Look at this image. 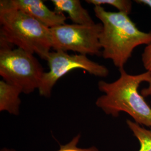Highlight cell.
I'll return each instance as SVG.
<instances>
[{
	"mask_svg": "<svg viewBox=\"0 0 151 151\" xmlns=\"http://www.w3.org/2000/svg\"><path fill=\"white\" fill-rule=\"evenodd\" d=\"M142 62L147 71L151 73V43L146 45L142 54Z\"/></svg>",
	"mask_w": 151,
	"mask_h": 151,
	"instance_id": "13",
	"label": "cell"
},
{
	"mask_svg": "<svg viewBox=\"0 0 151 151\" xmlns=\"http://www.w3.org/2000/svg\"><path fill=\"white\" fill-rule=\"evenodd\" d=\"M135 2L140 5L147 6L151 9V0H135Z\"/></svg>",
	"mask_w": 151,
	"mask_h": 151,
	"instance_id": "15",
	"label": "cell"
},
{
	"mask_svg": "<svg viewBox=\"0 0 151 151\" xmlns=\"http://www.w3.org/2000/svg\"><path fill=\"white\" fill-rule=\"evenodd\" d=\"M86 2L95 6H102L105 5L112 6L119 12H124L128 15L131 13L133 6V2L130 0H86Z\"/></svg>",
	"mask_w": 151,
	"mask_h": 151,
	"instance_id": "11",
	"label": "cell"
},
{
	"mask_svg": "<svg viewBox=\"0 0 151 151\" xmlns=\"http://www.w3.org/2000/svg\"><path fill=\"white\" fill-rule=\"evenodd\" d=\"M127 124L139 142L138 151H151V128L146 129L130 120H127Z\"/></svg>",
	"mask_w": 151,
	"mask_h": 151,
	"instance_id": "10",
	"label": "cell"
},
{
	"mask_svg": "<svg viewBox=\"0 0 151 151\" xmlns=\"http://www.w3.org/2000/svg\"><path fill=\"white\" fill-rule=\"evenodd\" d=\"M0 38V75L7 83L30 94L38 89L44 74L43 67L34 54Z\"/></svg>",
	"mask_w": 151,
	"mask_h": 151,
	"instance_id": "4",
	"label": "cell"
},
{
	"mask_svg": "<svg viewBox=\"0 0 151 151\" xmlns=\"http://www.w3.org/2000/svg\"><path fill=\"white\" fill-rule=\"evenodd\" d=\"M119 70L120 75L116 80L99 81V90L104 94L97 98L96 105L107 115L117 117L124 112L135 123L151 128V106L138 91L141 83L148 82L151 72L130 75L124 68Z\"/></svg>",
	"mask_w": 151,
	"mask_h": 151,
	"instance_id": "1",
	"label": "cell"
},
{
	"mask_svg": "<svg viewBox=\"0 0 151 151\" xmlns=\"http://www.w3.org/2000/svg\"><path fill=\"white\" fill-rule=\"evenodd\" d=\"M55 11L59 13L68 14L73 24L78 25H91L95 22L88 11L85 9L79 0H52Z\"/></svg>",
	"mask_w": 151,
	"mask_h": 151,
	"instance_id": "8",
	"label": "cell"
},
{
	"mask_svg": "<svg viewBox=\"0 0 151 151\" xmlns=\"http://www.w3.org/2000/svg\"><path fill=\"white\" fill-rule=\"evenodd\" d=\"M93 10L103 25L100 36L102 56L119 70L124 68L137 47L151 43V31L140 30L129 15L106 11L103 6H95Z\"/></svg>",
	"mask_w": 151,
	"mask_h": 151,
	"instance_id": "2",
	"label": "cell"
},
{
	"mask_svg": "<svg viewBox=\"0 0 151 151\" xmlns=\"http://www.w3.org/2000/svg\"><path fill=\"white\" fill-rule=\"evenodd\" d=\"M46 61L49 70L44 73L38 89L39 95L44 97H50L57 81L72 70L80 69L99 77H106L109 73L106 67L82 54H70L62 51L50 52Z\"/></svg>",
	"mask_w": 151,
	"mask_h": 151,
	"instance_id": "6",
	"label": "cell"
},
{
	"mask_svg": "<svg viewBox=\"0 0 151 151\" xmlns=\"http://www.w3.org/2000/svg\"></svg>",
	"mask_w": 151,
	"mask_h": 151,
	"instance_id": "16",
	"label": "cell"
},
{
	"mask_svg": "<svg viewBox=\"0 0 151 151\" xmlns=\"http://www.w3.org/2000/svg\"><path fill=\"white\" fill-rule=\"evenodd\" d=\"M147 83L148 86L142 89L140 92L141 95L143 97H148L151 96V77Z\"/></svg>",
	"mask_w": 151,
	"mask_h": 151,
	"instance_id": "14",
	"label": "cell"
},
{
	"mask_svg": "<svg viewBox=\"0 0 151 151\" xmlns=\"http://www.w3.org/2000/svg\"><path fill=\"white\" fill-rule=\"evenodd\" d=\"M80 139V135H77L74 137L70 142L65 145L60 146V150L56 151H99L96 147L93 146L88 148H81L77 147V145ZM1 151H15L13 150L4 148Z\"/></svg>",
	"mask_w": 151,
	"mask_h": 151,
	"instance_id": "12",
	"label": "cell"
},
{
	"mask_svg": "<svg viewBox=\"0 0 151 151\" xmlns=\"http://www.w3.org/2000/svg\"><path fill=\"white\" fill-rule=\"evenodd\" d=\"M103 29L101 22L91 25L68 24L50 28L52 49L79 54L102 55L100 36Z\"/></svg>",
	"mask_w": 151,
	"mask_h": 151,
	"instance_id": "5",
	"label": "cell"
},
{
	"mask_svg": "<svg viewBox=\"0 0 151 151\" xmlns=\"http://www.w3.org/2000/svg\"><path fill=\"white\" fill-rule=\"evenodd\" d=\"M20 88L4 81H0V111H7L12 115L19 114L21 100Z\"/></svg>",
	"mask_w": 151,
	"mask_h": 151,
	"instance_id": "9",
	"label": "cell"
},
{
	"mask_svg": "<svg viewBox=\"0 0 151 151\" xmlns=\"http://www.w3.org/2000/svg\"><path fill=\"white\" fill-rule=\"evenodd\" d=\"M0 38L30 53L47 60L52 49L50 28L23 11L0 1Z\"/></svg>",
	"mask_w": 151,
	"mask_h": 151,
	"instance_id": "3",
	"label": "cell"
},
{
	"mask_svg": "<svg viewBox=\"0 0 151 151\" xmlns=\"http://www.w3.org/2000/svg\"><path fill=\"white\" fill-rule=\"evenodd\" d=\"M11 7L23 11L49 28L65 24L67 17L63 13L50 10L41 0H7Z\"/></svg>",
	"mask_w": 151,
	"mask_h": 151,
	"instance_id": "7",
	"label": "cell"
}]
</instances>
